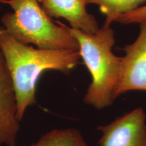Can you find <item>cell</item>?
I'll use <instances>...</instances> for the list:
<instances>
[{
	"mask_svg": "<svg viewBox=\"0 0 146 146\" xmlns=\"http://www.w3.org/2000/svg\"><path fill=\"white\" fill-rule=\"evenodd\" d=\"M0 49L13 82L21 121L36 104V87L43 73L56 70L68 74L81 59L78 51L35 48L24 44L1 28Z\"/></svg>",
	"mask_w": 146,
	"mask_h": 146,
	"instance_id": "1",
	"label": "cell"
},
{
	"mask_svg": "<svg viewBox=\"0 0 146 146\" xmlns=\"http://www.w3.org/2000/svg\"><path fill=\"white\" fill-rule=\"evenodd\" d=\"M68 29L77 41L80 56L91 76L84 102L97 110L110 107L116 99L121 70V58L112 51L115 43L114 31L106 24L94 33Z\"/></svg>",
	"mask_w": 146,
	"mask_h": 146,
	"instance_id": "2",
	"label": "cell"
},
{
	"mask_svg": "<svg viewBox=\"0 0 146 146\" xmlns=\"http://www.w3.org/2000/svg\"><path fill=\"white\" fill-rule=\"evenodd\" d=\"M12 12L1 18L3 29L21 43L47 50H78L68 27L58 26L42 8L39 0H0Z\"/></svg>",
	"mask_w": 146,
	"mask_h": 146,
	"instance_id": "3",
	"label": "cell"
},
{
	"mask_svg": "<svg viewBox=\"0 0 146 146\" xmlns=\"http://www.w3.org/2000/svg\"><path fill=\"white\" fill-rule=\"evenodd\" d=\"M100 146H146V114L141 107L100 126Z\"/></svg>",
	"mask_w": 146,
	"mask_h": 146,
	"instance_id": "4",
	"label": "cell"
},
{
	"mask_svg": "<svg viewBox=\"0 0 146 146\" xmlns=\"http://www.w3.org/2000/svg\"><path fill=\"white\" fill-rule=\"evenodd\" d=\"M115 97L131 91H146V21L141 23L137 39L125 46Z\"/></svg>",
	"mask_w": 146,
	"mask_h": 146,
	"instance_id": "5",
	"label": "cell"
},
{
	"mask_svg": "<svg viewBox=\"0 0 146 146\" xmlns=\"http://www.w3.org/2000/svg\"><path fill=\"white\" fill-rule=\"evenodd\" d=\"M21 122L13 82L0 49V146H17Z\"/></svg>",
	"mask_w": 146,
	"mask_h": 146,
	"instance_id": "6",
	"label": "cell"
},
{
	"mask_svg": "<svg viewBox=\"0 0 146 146\" xmlns=\"http://www.w3.org/2000/svg\"><path fill=\"white\" fill-rule=\"evenodd\" d=\"M42 8L50 18H64L70 28L87 33L99 29L98 22L87 10V0H39Z\"/></svg>",
	"mask_w": 146,
	"mask_h": 146,
	"instance_id": "7",
	"label": "cell"
},
{
	"mask_svg": "<svg viewBox=\"0 0 146 146\" xmlns=\"http://www.w3.org/2000/svg\"><path fill=\"white\" fill-rule=\"evenodd\" d=\"M31 146H88L81 131L74 128L54 129L40 137Z\"/></svg>",
	"mask_w": 146,
	"mask_h": 146,
	"instance_id": "8",
	"label": "cell"
},
{
	"mask_svg": "<svg viewBox=\"0 0 146 146\" xmlns=\"http://www.w3.org/2000/svg\"><path fill=\"white\" fill-rule=\"evenodd\" d=\"M87 3L98 5L106 16L104 24L110 25L119 16L139 8L146 0H87Z\"/></svg>",
	"mask_w": 146,
	"mask_h": 146,
	"instance_id": "9",
	"label": "cell"
},
{
	"mask_svg": "<svg viewBox=\"0 0 146 146\" xmlns=\"http://www.w3.org/2000/svg\"><path fill=\"white\" fill-rule=\"evenodd\" d=\"M146 21V5L139 7L136 10L118 17L116 22L123 24L139 23Z\"/></svg>",
	"mask_w": 146,
	"mask_h": 146,
	"instance_id": "10",
	"label": "cell"
}]
</instances>
